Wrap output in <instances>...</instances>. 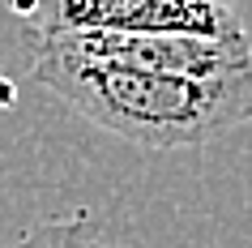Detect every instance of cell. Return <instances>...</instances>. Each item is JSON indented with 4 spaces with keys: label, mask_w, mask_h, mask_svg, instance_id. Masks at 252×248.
Instances as JSON below:
<instances>
[{
    "label": "cell",
    "mask_w": 252,
    "mask_h": 248,
    "mask_svg": "<svg viewBox=\"0 0 252 248\" xmlns=\"http://www.w3.org/2000/svg\"><path fill=\"white\" fill-rule=\"evenodd\" d=\"M94 235L90 214H73V218H47L34 231H26L13 248H81Z\"/></svg>",
    "instance_id": "cell-4"
},
{
    "label": "cell",
    "mask_w": 252,
    "mask_h": 248,
    "mask_svg": "<svg viewBox=\"0 0 252 248\" xmlns=\"http://www.w3.org/2000/svg\"><path fill=\"white\" fill-rule=\"evenodd\" d=\"M60 30H184V35H248L231 0H34L30 39Z\"/></svg>",
    "instance_id": "cell-3"
},
{
    "label": "cell",
    "mask_w": 252,
    "mask_h": 248,
    "mask_svg": "<svg viewBox=\"0 0 252 248\" xmlns=\"http://www.w3.org/2000/svg\"><path fill=\"white\" fill-rule=\"evenodd\" d=\"M81 248H124V244H103V240H94V235H90V240H86Z\"/></svg>",
    "instance_id": "cell-5"
},
{
    "label": "cell",
    "mask_w": 252,
    "mask_h": 248,
    "mask_svg": "<svg viewBox=\"0 0 252 248\" xmlns=\"http://www.w3.org/2000/svg\"><path fill=\"white\" fill-rule=\"evenodd\" d=\"M34 52H60L77 60L120 69H150V73H188V77H222L252 65V35H184V30H60L34 35Z\"/></svg>",
    "instance_id": "cell-2"
},
{
    "label": "cell",
    "mask_w": 252,
    "mask_h": 248,
    "mask_svg": "<svg viewBox=\"0 0 252 248\" xmlns=\"http://www.w3.org/2000/svg\"><path fill=\"white\" fill-rule=\"evenodd\" d=\"M30 77L81 120L150 150L210 145L252 120V65L222 77H188L34 52Z\"/></svg>",
    "instance_id": "cell-1"
}]
</instances>
